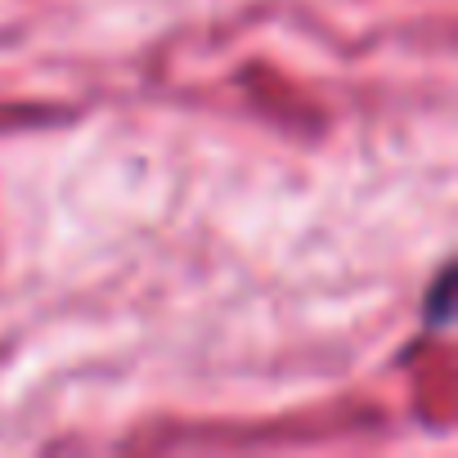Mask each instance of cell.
I'll return each instance as SVG.
<instances>
[{
    "label": "cell",
    "mask_w": 458,
    "mask_h": 458,
    "mask_svg": "<svg viewBox=\"0 0 458 458\" xmlns=\"http://www.w3.org/2000/svg\"><path fill=\"white\" fill-rule=\"evenodd\" d=\"M445 301H449V275H440V284H436V293H431V324H445Z\"/></svg>",
    "instance_id": "cell-1"
}]
</instances>
